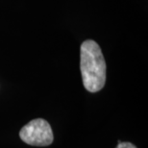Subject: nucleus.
Instances as JSON below:
<instances>
[{"label": "nucleus", "mask_w": 148, "mask_h": 148, "mask_svg": "<svg viewBox=\"0 0 148 148\" xmlns=\"http://www.w3.org/2000/svg\"><path fill=\"white\" fill-rule=\"evenodd\" d=\"M115 148H137L136 145H134L133 143H128V141H121V140H118L117 143V145Z\"/></svg>", "instance_id": "3"}, {"label": "nucleus", "mask_w": 148, "mask_h": 148, "mask_svg": "<svg viewBox=\"0 0 148 148\" xmlns=\"http://www.w3.org/2000/svg\"><path fill=\"white\" fill-rule=\"evenodd\" d=\"M80 58L85 88L90 92H97L102 90L106 83V62L101 48L94 40H86L81 45Z\"/></svg>", "instance_id": "1"}, {"label": "nucleus", "mask_w": 148, "mask_h": 148, "mask_svg": "<svg viewBox=\"0 0 148 148\" xmlns=\"http://www.w3.org/2000/svg\"><path fill=\"white\" fill-rule=\"evenodd\" d=\"M19 137L22 141L33 146H48L54 140L51 126L43 118H36L23 126Z\"/></svg>", "instance_id": "2"}]
</instances>
